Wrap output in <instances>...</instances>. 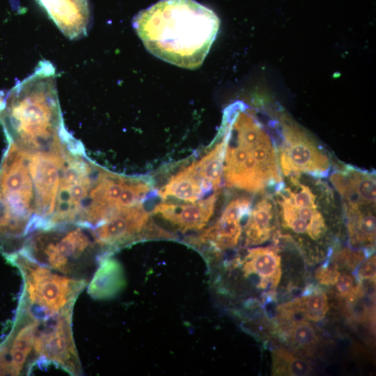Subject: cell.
Wrapping results in <instances>:
<instances>
[{
  "label": "cell",
  "instance_id": "6da1fadb",
  "mask_svg": "<svg viewBox=\"0 0 376 376\" xmlns=\"http://www.w3.org/2000/svg\"><path fill=\"white\" fill-rule=\"evenodd\" d=\"M132 26L146 49L180 68L201 65L215 40L220 20L195 0H160L141 10Z\"/></svg>",
  "mask_w": 376,
  "mask_h": 376
},
{
  "label": "cell",
  "instance_id": "7a4b0ae2",
  "mask_svg": "<svg viewBox=\"0 0 376 376\" xmlns=\"http://www.w3.org/2000/svg\"><path fill=\"white\" fill-rule=\"evenodd\" d=\"M56 74L48 61L18 82L5 98L0 113L8 141L28 150H39L60 140L67 132L56 88Z\"/></svg>",
  "mask_w": 376,
  "mask_h": 376
},
{
  "label": "cell",
  "instance_id": "3957f363",
  "mask_svg": "<svg viewBox=\"0 0 376 376\" xmlns=\"http://www.w3.org/2000/svg\"><path fill=\"white\" fill-rule=\"evenodd\" d=\"M221 131L245 151L240 165L223 173L228 187L258 193L283 181L274 141L250 112L240 110Z\"/></svg>",
  "mask_w": 376,
  "mask_h": 376
},
{
  "label": "cell",
  "instance_id": "277c9868",
  "mask_svg": "<svg viewBox=\"0 0 376 376\" xmlns=\"http://www.w3.org/2000/svg\"><path fill=\"white\" fill-rule=\"evenodd\" d=\"M288 178L287 184L282 181L275 189L283 226L295 234L319 240L327 230L322 209L331 204V191L320 180L312 185L301 182L300 175Z\"/></svg>",
  "mask_w": 376,
  "mask_h": 376
},
{
  "label": "cell",
  "instance_id": "5b68a950",
  "mask_svg": "<svg viewBox=\"0 0 376 376\" xmlns=\"http://www.w3.org/2000/svg\"><path fill=\"white\" fill-rule=\"evenodd\" d=\"M8 258L24 275V307L32 319H45L73 306L77 295L86 285L84 281L54 274L19 251L10 253Z\"/></svg>",
  "mask_w": 376,
  "mask_h": 376
},
{
  "label": "cell",
  "instance_id": "8992f818",
  "mask_svg": "<svg viewBox=\"0 0 376 376\" xmlns=\"http://www.w3.org/2000/svg\"><path fill=\"white\" fill-rule=\"evenodd\" d=\"M61 225L36 230L19 251L29 258L45 261L53 269L70 272L71 262L86 256L96 242L88 228L74 224ZM97 243V242H96Z\"/></svg>",
  "mask_w": 376,
  "mask_h": 376
},
{
  "label": "cell",
  "instance_id": "52a82bcc",
  "mask_svg": "<svg viewBox=\"0 0 376 376\" xmlns=\"http://www.w3.org/2000/svg\"><path fill=\"white\" fill-rule=\"evenodd\" d=\"M277 150L279 165L285 177H327L331 169L327 154L299 127L283 122Z\"/></svg>",
  "mask_w": 376,
  "mask_h": 376
},
{
  "label": "cell",
  "instance_id": "ba28073f",
  "mask_svg": "<svg viewBox=\"0 0 376 376\" xmlns=\"http://www.w3.org/2000/svg\"><path fill=\"white\" fill-rule=\"evenodd\" d=\"M72 307L38 320L33 343L38 357L54 362L72 375L80 373V366L71 330Z\"/></svg>",
  "mask_w": 376,
  "mask_h": 376
},
{
  "label": "cell",
  "instance_id": "9c48e42d",
  "mask_svg": "<svg viewBox=\"0 0 376 376\" xmlns=\"http://www.w3.org/2000/svg\"><path fill=\"white\" fill-rule=\"evenodd\" d=\"M150 214L142 204L125 207L91 229L98 245L116 246L138 237L148 226Z\"/></svg>",
  "mask_w": 376,
  "mask_h": 376
},
{
  "label": "cell",
  "instance_id": "30bf717a",
  "mask_svg": "<svg viewBox=\"0 0 376 376\" xmlns=\"http://www.w3.org/2000/svg\"><path fill=\"white\" fill-rule=\"evenodd\" d=\"M251 208V201L247 197L232 200L216 223L195 238V243H207L219 250L234 247L242 234V221L248 216Z\"/></svg>",
  "mask_w": 376,
  "mask_h": 376
},
{
  "label": "cell",
  "instance_id": "8fae6325",
  "mask_svg": "<svg viewBox=\"0 0 376 376\" xmlns=\"http://www.w3.org/2000/svg\"><path fill=\"white\" fill-rule=\"evenodd\" d=\"M63 34L78 40L87 34L91 13L88 0H37Z\"/></svg>",
  "mask_w": 376,
  "mask_h": 376
},
{
  "label": "cell",
  "instance_id": "7c38bea8",
  "mask_svg": "<svg viewBox=\"0 0 376 376\" xmlns=\"http://www.w3.org/2000/svg\"><path fill=\"white\" fill-rule=\"evenodd\" d=\"M343 204L375 205V175L353 166H345L329 175Z\"/></svg>",
  "mask_w": 376,
  "mask_h": 376
},
{
  "label": "cell",
  "instance_id": "4fadbf2b",
  "mask_svg": "<svg viewBox=\"0 0 376 376\" xmlns=\"http://www.w3.org/2000/svg\"><path fill=\"white\" fill-rule=\"evenodd\" d=\"M217 198L218 193L214 192L191 204L162 203L155 207L153 212L183 232L198 230L206 226L214 214Z\"/></svg>",
  "mask_w": 376,
  "mask_h": 376
},
{
  "label": "cell",
  "instance_id": "5bb4252c",
  "mask_svg": "<svg viewBox=\"0 0 376 376\" xmlns=\"http://www.w3.org/2000/svg\"><path fill=\"white\" fill-rule=\"evenodd\" d=\"M246 277H256L257 286L274 290L281 276V256L274 246L252 248L240 261Z\"/></svg>",
  "mask_w": 376,
  "mask_h": 376
},
{
  "label": "cell",
  "instance_id": "9a60e30c",
  "mask_svg": "<svg viewBox=\"0 0 376 376\" xmlns=\"http://www.w3.org/2000/svg\"><path fill=\"white\" fill-rule=\"evenodd\" d=\"M276 212V201L269 196H264L251 208L244 228L246 246L264 243L272 237Z\"/></svg>",
  "mask_w": 376,
  "mask_h": 376
},
{
  "label": "cell",
  "instance_id": "2e32d148",
  "mask_svg": "<svg viewBox=\"0 0 376 376\" xmlns=\"http://www.w3.org/2000/svg\"><path fill=\"white\" fill-rule=\"evenodd\" d=\"M350 243L370 246L375 242V205L343 204Z\"/></svg>",
  "mask_w": 376,
  "mask_h": 376
},
{
  "label": "cell",
  "instance_id": "e0dca14e",
  "mask_svg": "<svg viewBox=\"0 0 376 376\" xmlns=\"http://www.w3.org/2000/svg\"><path fill=\"white\" fill-rule=\"evenodd\" d=\"M210 191L197 174L192 163L171 177L157 194L162 198L173 197L193 203Z\"/></svg>",
  "mask_w": 376,
  "mask_h": 376
},
{
  "label": "cell",
  "instance_id": "ac0fdd59",
  "mask_svg": "<svg viewBox=\"0 0 376 376\" xmlns=\"http://www.w3.org/2000/svg\"><path fill=\"white\" fill-rule=\"evenodd\" d=\"M38 324V320L33 319L20 327L15 334H12L14 336L9 340L10 345L8 349L9 374L19 375L24 368L26 358L33 348Z\"/></svg>",
  "mask_w": 376,
  "mask_h": 376
},
{
  "label": "cell",
  "instance_id": "d6986e66",
  "mask_svg": "<svg viewBox=\"0 0 376 376\" xmlns=\"http://www.w3.org/2000/svg\"><path fill=\"white\" fill-rule=\"evenodd\" d=\"M226 145V139L224 136L212 150L193 162L197 174L210 191H217L222 180Z\"/></svg>",
  "mask_w": 376,
  "mask_h": 376
},
{
  "label": "cell",
  "instance_id": "ffe728a7",
  "mask_svg": "<svg viewBox=\"0 0 376 376\" xmlns=\"http://www.w3.org/2000/svg\"><path fill=\"white\" fill-rule=\"evenodd\" d=\"M119 265L113 260L102 263L88 286V292L94 298H104L113 295L121 284Z\"/></svg>",
  "mask_w": 376,
  "mask_h": 376
},
{
  "label": "cell",
  "instance_id": "44dd1931",
  "mask_svg": "<svg viewBox=\"0 0 376 376\" xmlns=\"http://www.w3.org/2000/svg\"><path fill=\"white\" fill-rule=\"evenodd\" d=\"M312 373L311 366L303 359L285 350H276L272 353V375L305 376Z\"/></svg>",
  "mask_w": 376,
  "mask_h": 376
},
{
  "label": "cell",
  "instance_id": "7402d4cb",
  "mask_svg": "<svg viewBox=\"0 0 376 376\" xmlns=\"http://www.w3.org/2000/svg\"><path fill=\"white\" fill-rule=\"evenodd\" d=\"M26 234V226L14 216L0 193V247Z\"/></svg>",
  "mask_w": 376,
  "mask_h": 376
},
{
  "label": "cell",
  "instance_id": "603a6c76",
  "mask_svg": "<svg viewBox=\"0 0 376 376\" xmlns=\"http://www.w3.org/2000/svg\"><path fill=\"white\" fill-rule=\"evenodd\" d=\"M297 299L308 320L318 321L324 318L329 310L327 297L322 292H315L308 295H304Z\"/></svg>",
  "mask_w": 376,
  "mask_h": 376
},
{
  "label": "cell",
  "instance_id": "cb8c5ba5",
  "mask_svg": "<svg viewBox=\"0 0 376 376\" xmlns=\"http://www.w3.org/2000/svg\"><path fill=\"white\" fill-rule=\"evenodd\" d=\"M289 335L295 344L303 348L311 347L317 341L315 331L306 320L290 324Z\"/></svg>",
  "mask_w": 376,
  "mask_h": 376
},
{
  "label": "cell",
  "instance_id": "d4e9b609",
  "mask_svg": "<svg viewBox=\"0 0 376 376\" xmlns=\"http://www.w3.org/2000/svg\"><path fill=\"white\" fill-rule=\"evenodd\" d=\"M335 284L340 295L348 299L353 298L361 289L360 285L354 286L353 279L349 274H340Z\"/></svg>",
  "mask_w": 376,
  "mask_h": 376
},
{
  "label": "cell",
  "instance_id": "484cf974",
  "mask_svg": "<svg viewBox=\"0 0 376 376\" xmlns=\"http://www.w3.org/2000/svg\"><path fill=\"white\" fill-rule=\"evenodd\" d=\"M340 274L334 267H321L317 270L316 278L323 285H335Z\"/></svg>",
  "mask_w": 376,
  "mask_h": 376
},
{
  "label": "cell",
  "instance_id": "4316f807",
  "mask_svg": "<svg viewBox=\"0 0 376 376\" xmlns=\"http://www.w3.org/2000/svg\"><path fill=\"white\" fill-rule=\"evenodd\" d=\"M358 275L361 279H375V256H372L359 269Z\"/></svg>",
  "mask_w": 376,
  "mask_h": 376
},
{
  "label": "cell",
  "instance_id": "83f0119b",
  "mask_svg": "<svg viewBox=\"0 0 376 376\" xmlns=\"http://www.w3.org/2000/svg\"><path fill=\"white\" fill-rule=\"evenodd\" d=\"M5 105V97L3 92H0V113Z\"/></svg>",
  "mask_w": 376,
  "mask_h": 376
}]
</instances>
